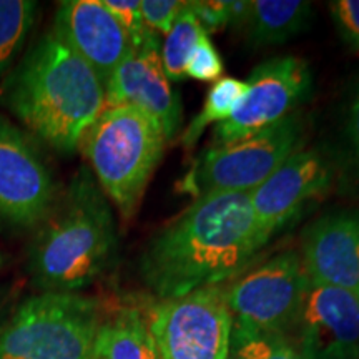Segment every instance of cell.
<instances>
[{
	"label": "cell",
	"mask_w": 359,
	"mask_h": 359,
	"mask_svg": "<svg viewBox=\"0 0 359 359\" xmlns=\"http://www.w3.org/2000/svg\"><path fill=\"white\" fill-rule=\"evenodd\" d=\"M330 6L339 32L359 50V0H336Z\"/></svg>",
	"instance_id": "484cf974"
},
{
	"label": "cell",
	"mask_w": 359,
	"mask_h": 359,
	"mask_svg": "<svg viewBox=\"0 0 359 359\" xmlns=\"http://www.w3.org/2000/svg\"><path fill=\"white\" fill-rule=\"evenodd\" d=\"M116 248L110 201L83 167L34 230L27 271L42 293H79L109 271Z\"/></svg>",
	"instance_id": "3957f363"
},
{
	"label": "cell",
	"mask_w": 359,
	"mask_h": 359,
	"mask_svg": "<svg viewBox=\"0 0 359 359\" xmlns=\"http://www.w3.org/2000/svg\"><path fill=\"white\" fill-rule=\"evenodd\" d=\"M226 359H238V358L235 356V354H231V353H230V356H228Z\"/></svg>",
	"instance_id": "f1b7e54d"
},
{
	"label": "cell",
	"mask_w": 359,
	"mask_h": 359,
	"mask_svg": "<svg viewBox=\"0 0 359 359\" xmlns=\"http://www.w3.org/2000/svg\"><path fill=\"white\" fill-rule=\"evenodd\" d=\"M4 263V258H2V255H0V264H2Z\"/></svg>",
	"instance_id": "4dcf8cb0"
},
{
	"label": "cell",
	"mask_w": 359,
	"mask_h": 359,
	"mask_svg": "<svg viewBox=\"0 0 359 359\" xmlns=\"http://www.w3.org/2000/svg\"><path fill=\"white\" fill-rule=\"evenodd\" d=\"M185 7L180 0H142L140 11L143 24L154 34L167 35Z\"/></svg>",
	"instance_id": "cb8c5ba5"
},
{
	"label": "cell",
	"mask_w": 359,
	"mask_h": 359,
	"mask_svg": "<svg viewBox=\"0 0 359 359\" xmlns=\"http://www.w3.org/2000/svg\"><path fill=\"white\" fill-rule=\"evenodd\" d=\"M102 318L79 293L30 296L0 327V359H93Z\"/></svg>",
	"instance_id": "5b68a950"
},
{
	"label": "cell",
	"mask_w": 359,
	"mask_h": 359,
	"mask_svg": "<svg viewBox=\"0 0 359 359\" xmlns=\"http://www.w3.org/2000/svg\"><path fill=\"white\" fill-rule=\"evenodd\" d=\"M0 313H2V296H0Z\"/></svg>",
	"instance_id": "f546056e"
},
{
	"label": "cell",
	"mask_w": 359,
	"mask_h": 359,
	"mask_svg": "<svg viewBox=\"0 0 359 359\" xmlns=\"http://www.w3.org/2000/svg\"><path fill=\"white\" fill-rule=\"evenodd\" d=\"M160 359H226L233 316L223 286L163 299L147 318Z\"/></svg>",
	"instance_id": "ba28073f"
},
{
	"label": "cell",
	"mask_w": 359,
	"mask_h": 359,
	"mask_svg": "<svg viewBox=\"0 0 359 359\" xmlns=\"http://www.w3.org/2000/svg\"><path fill=\"white\" fill-rule=\"evenodd\" d=\"M57 196V183L37 143L0 116V228L35 230Z\"/></svg>",
	"instance_id": "9c48e42d"
},
{
	"label": "cell",
	"mask_w": 359,
	"mask_h": 359,
	"mask_svg": "<svg viewBox=\"0 0 359 359\" xmlns=\"http://www.w3.org/2000/svg\"><path fill=\"white\" fill-rule=\"evenodd\" d=\"M167 137L156 120L132 105L105 107L80 147L100 190L125 219L137 213L163 156Z\"/></svg>",
	"instance_id": "277c9868"
},
{
	"label": "cell",
	"mask_w": 359,
	"mask_h": 359,
	"mask_svg": "<svg viewBox=\"0 0 359 359\" xmlns=\"http://www.w3.org/2000/svg\"><path fill=\"white\" fill-rule=\"evenodd\" d=\"M107 107L132 105L156 120L167 140L182 128V102L160 58L156 34L133 47L105 83Z\"/></svg>",
	"instance_id": "7c38bea8"
},
{
	"label": "cell",
	"mask_w": 359,
	"mask_h": 359,
	"mask_svg": "<svg viewBox=\"0 0 359 359\" xmlns=\"http://www.w3.org/2000/svg\"><path fill=\"white\" fill-rule=\"evenodd\" d=\"M294 334L306 359H359V296L308 280Z\"/></svg>",
	"instance_id": "8fae6325"
},
{
	"label": "cell",
	"mask_w": 359,
	"mask_h": 359,
	"mask_svg": "<svg viewBox=\"0 0 359 359\" xmlns=\"http://www.w3.org/2000/svg\"><path fill=\"white\" fill-rule=\"evenodd\" d=\"M188 7L200 22L201 29L205 30L206 35L215 34L218 30L230 25L228 19V0H212V2H188Z\"/></svg>",
	"instance_id": "d4e9b609"
},
{
	"label": "cell",
	"mask_w": 359,
	"mask_h": 359,
	"mask_svg": "<svg viewBox=\"0 0 359 359\" xmlns=\"http://www.w3.org/2000/svg\"><path fill=\"white\" fill-rule=\"evenodd\" d=\"M268 241L250 193L205 195L151 238L140 273L161 299L178 298L235 280Z\"/></svg>",
	"instance_id": "6da1fadb"
},
{
	"label": "cell",
	"mask_w": 359,
	"mask_h": 359,
	"mask_svg": "<svg viewBox=\"0 0 359 359\" xmlns=\"http://www.w3.org/2000/svg\"><path fill=\"white\" fill-rule=\"evenodd\" d=\"M102 2L109 8L111 15L120 22V25L127 30L133 47L143 43L150 35H154V32L148 30L143 24L140 0H102Z\"/></svg>",
	"instance_id": "603a6c76"
},
{
	"label": "cell",
	"mask_w": 359,
	"mask_h": 359,
	"mask_svg": "<svg viewBox=\"0 0 359 359\" xmlns=\"http://www.w3.org/2000/svg\"><path fill=\"white\" fill-rule=\"evenodd\" d=\"M52 30L95 72L103 87L133 48L127 30L102 0L60 2Z\"/></svg>",
	"instance_id": "5bb4252c"
},
{
	"label": "cell",
	"mask_w": 359,
	"mask_h": 359,
	"mask_svg": "<svg viewBox=\"0 0 359 359\" xmlns=\"http://www.w3.org/2000/svg\"><path fill=\"white\" fill-rule=\"evenodd\" d=\"M246 83L245 98L230 118L217 125L212 145L258 133L296 114L311 93L313 74L306 60L283 55L259 64Z\"/></svg>",
	"instance_id": "30bf717a"
},
{
	"label": "cell",
	"mask_w": 359,
	"mask_h": 359,
	"mask_svg": "<svg viewBox=\"0 0 359 359\" xmlns=\"http://www.w3.org/2000/svg\"><path fill=\"white\" fill-rule=\"evenodd\" d=\"M231 354L238 359H306L288 338L240 330H233Z\"/></svg>",
	"instance_id": "44dd1931"
},
{
	"label": "cell",
	"mask_w": 359,
	"mask_h": 359,
	"mask_svg": "<svg viewBox=\"0 0 359 359\" xmlns=\"http://www.w3.org/2000/svg\"><path fill=\"white\" fill-rule=\"evenodd\" d=\"M333 183V165L320 148L298 150L262 187L250 193L251 206L262 230L271 238L320 198Z\"/></svg>",
	"instance_id": "4fadbf2b"
},
{
	"label": "cell",
	"mask_w": 359,
	"mask_h": 359,
	"mask_svg": "<svg viewBox=\"0 0 359 359\" xmlns=\"http://www.w3.org/2000/svg\"><path fill=\"white\" fill-rule=\"evenodd\" d=\"M304 125L298 114L262 132L210 145L183 178L195 198L215 193H251L262 187L291 155L302 150Z\"/></svg>",
	"instance_id": "8992f818"
},
{
	"label": "cell",
	"mask_w": 359,
	"mask_h": 359,
	"mask_svg": "<svg viewBox=\"0 0 359 359\" xmlns=\"http://www.w3.org/2000/svg\"><path fill=\"white\" fill-rule=\"evenodd\" d=\"M248 92V83L245 80L222 77L213 83L208 95L205 98V105L198 115L193 118L182 135V143L187 150L195 145L203 135L205 128L212 123H222L228 120L243 100Z\"/></svg>",
	"instance_id": "d6986e66"
},
{
	"label": "cell",
	"mask_w": 359,
	"mask_h": 359,
	"mask_svg": "<svg viewBox=\"0 0 359 359\" xmlns=\"http://www.w3.org/2000/svg\"><path fill=\"white\" fill-rule=\"evenodd\" d=\"M206 32L201 29L200 22L185 2V7L175 20L172 30L165 35L163 45L160 47V58L165 74L170 82H180L185 77V67L191 52Z\"/></svg>",
	"instance_id": "ffe728a7"
},
{
	"label": "cell",
	"mask_w": 359,
	"mask_h": 359,
	"mask_svg": "<svg viewBox=\"0 0 359 359\" xmlns=\"http://www.w3.org/2000/svg\"><path fill=\"white\" fill-rule=\"evenodd\" d=\"M299 257L309 281L359 296V213L344 210L313 222Z\"/></svg>",
	"instance_id": "9a60e30c"
},
{
	"label": "cell",
	"mask_w": 359,
	"mask_h": 359,
	"mask_svg": "<svg viewBox=\"0 0 359 359\" xmlns=\"http://www.w3.org/2000/svg\"><path fill=\"white\" fill-rule=\"evenodd\" d=\"M0 105L34 137L70 155L105 110L107 97L95 72L48 30L0 82Z\"/></svg>",
	"instance_id": "7a4b0ae2"
},
{
	"label": "cell",
	"mask_w": 359,
	"mask_h": 359,
	"mask_svg": "<svg viewBox=\"0 0 359 359\" xmlns=\"http://www.w3.org/2000/svg\"><path fill=\"white\" fill-rule=\"evenodd\" d=\"M223 75V60L208 35L203 37L191 52L185 67V77L200 82H217Z\"/></svg>",
	"instance_id": "7402d4cb"
},
{
	"label": "cell",
	"mask_w": 359,
	"mask_h": 359,
	"mask_svg": "<svg viewBox=\"0 0 359 359\" xmlns=\"http://www.w3.org/2000/svg\"><path fill=\"white\" fill-rule=\"evenodd\" d=\"M313 6L302 0H251L246 35L253 47L288 42L308 29Z\"/></svg>",
	"instance_id": "e0dca14e"
},
{
	"label": "cell",
	"mask_w": 359,
	"mask_h": 359,
	"mask_svg": "<svg viewBox=\"0 0 359 359\" xmlns=\"http://www.w3.org/2000/svg\"><path fill=\"white\" fill-rule=\"evenodd\" d=\"M251 2L248 0H228V19L233 27H246L250 19Z\"/></svg>",
	"instance_id": "83f0119b"
},
{
	"label": "cell",
	"mask_w": 359,
	"mask_h": 359,
	"mask_svg": "<svg viewBox=\"0 0 359 359\" xmlns=\"http://www.w3.org/2000/svg\"><path fill=\"white\" fill-rule=\"evenodd\" d=\"M298 251L278 253L223 286L233 330L283 336L294 331L306 290Z\"/></svg>",
	"instance_id": "52a82bcc"
},
{
	"label": "cell",
	"mask_w": 359,
	"mask_h": 359,
	"mask_svg": "<svg viewBox=\"0 0 359 359\" xmlns=\"http://www.w3.org/2000/svg\"><path fill=\"white\" fill-rule=\"evenodd\" d=\"M93 359H160L147 318L135 308L102 318Z\"/></svg>",
	"instance_id": "2e32d148"
},
{
	"label": "cell",
	"mask_w": 359,
	"mask_h": 359,
	"mask_svg": "<svg viewBox=\"0 0 359 359\" xmlns=\"http://www.w3.org/2000/svg\"><path fill=\"white\" fill-rule=\"evenodd\" d=\"M37 11L34 0H0V82L24 52Z\"/></svg>",
	"instance_id": "ac0fdd59"
},
{
	"label": "cell",
	"mask_w": 359,
	"mask_h": 359,
	"mask_svg": "<svg viewBox=\"0 0 359 359\" xmlns=\"http://www.w3.org/2000/svg\"><path fill=\"white\" fill-rule=\"evenodd\" d=\"M346 133L351 145L354 161L359 170V83L353 90L346 110Z\"/></svg>",
	"instance_id": "4316f807"
}]
</instances>
